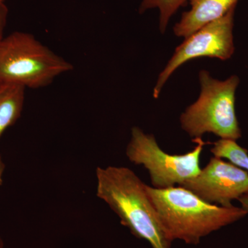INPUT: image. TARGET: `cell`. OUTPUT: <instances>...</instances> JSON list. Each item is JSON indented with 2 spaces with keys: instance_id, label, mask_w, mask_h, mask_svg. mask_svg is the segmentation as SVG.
<instances>
[{
  "instance_id": "9",
  "label": "cell",
  "mask_w": 248,
  "mask_h": 248,
  "mask_svg": "<svg viewBox=\"0 0 248 248\" xmlns=\"http://www.w3.org/2000/svg\"><path fill=\"white\" fill-rule=\"evenodd\" d=\"M25 89L0 81V138L22 115Z\"/></svg>"
},
{
  "instance_id": "10",
  "label": "cell",
  "mask_w": 248,
  "mask_h": 248,
  "mask_svg": "<svg viewBox=\"0 0 248 248\" xmlns=\"http://www.w3.org/2000/svg\"><path fill=\"white\" fill-rule=\"evenodd\" d=\"M210 152L216 157L226 159L232 164L248 172V151L236 141L220 139L213 143Z\"/></svg>"
},
{
  "instance_id": "7",
  "label": "cell",
  "mask_w": 248,
  "mask_h": 248,
  "mask_svg": "<svg viewBox=\"0 0 248 248\" xmlns=\"http://www.w3.org/2000/svg\"><path fill=\"white\" fill-rule=\"evenodd\" d=\"M179 186L207 203L232 206V202L248 192V172L221 158L210 161L196 177Z\"/></svg>"
},
{
  "instance_id": "4",
  "label": "cell",
  "mask_w": 248,
  "mask_h": 248,
  "mask_svg": "<svg viewBox=\"0 0 248 248\" xmlns=\"http://www.w3.org/2000/svg\"><path fill=\"white\" fill-rule=\"evenodd\" d=\"M199 78L202 88L200 97L181 115L182 128L193 140L213 133L221 139L237 141L242 136L235 111L239 77L232 76L219 81L208 71H202Z\"/></svg>"
},
{
  "instance_id": "6",
  "label": "cell",
  "mask_w": 248,
  "mask_h": 248,
  "mask_svg": "<svg viewBox=\"0 0 248 248\" xmlns=\"http://www.w3.org/2000/svg\"><path fill=\"white\" fill-rule=\"evenodd\" d=\"M236 6L224 16L209 23L186 37L176 48L172 58L161 72L153 91L155 98L159 97L163 86L179 66L192 59L203 58L229 60L234 53L233 29Z\"/></svg>"
},
{
  "instance_id": "11",
  "label": "cell",
  "mask_w": 248,
  "mask_h": 248,
  "mask_svg": "<svg viewBox=\"0 0 248 248\" xmlns=\"http://www.w3.org/2000/svg\"><path fill=\"white\" fill-rule=\"evenodd\" d=\"M187 1V0H142L139 11L140 14H143L147 10L159 9V30L164 33L170 19Z\"/></svg>"
},
{
  "instance_id": "5",
  "label": "cell",
  "mask_w": 248,
  "mask_h": 248,
  "mask_svg": "<svg viewBox=\"0 0 248 248\" xmlns=\"http://www.w3.org/2000/svg\"><path fill=\"white\" fill-rule=\"evenodd\" d=\"M197 146L184 155H170L158 145L153 135L133 127L125 155L130 162L148 170L153 187L166 189L180 186L200 172V156L205 142L192 140Z\"/></svg>"
},
{
  "instance_id": "12",
  "label": "cell",
  "mask_w": 248,
  "mask_h": 248,
  "mask_svg": "<svg viewBox=\"0 0 248 248\" xmlns=\"http://www.w3.org/2000/svg\"><path fill=\"white\" fill-rule=\"evenodd\" d=\"M9 9L6 4L0 5V43L4 37V32L7 22Z\"/></svg>"
},
{
  "instance_id": "8",
  "label": "cell",
  "mask_w": 248,
  "mask_h": 248,
  "mask_svg": "<svg viewBox=\"0 0 248 248\" xmlns=\"http://www.w3.org/2000/svg\"><path fill=\"white\" fill-rule=\"evenodd\" d=\"M239 0H190V9L182 14L174 32L184 38L209 23L219 19L236 6Z\"/></svg>"
},
{
  "instance_id": "2",
  "label": "cell",
  "mask_w": 248,
  "mask_h": 248,
  "mask_svg": "<svg viewBox=\"0 0 248 248\" xmlns=\"http://www.w3.org/2000/svg\"><path fill=\"white\" fill-rule=\"evenodd\" d=\"M161 224L170 239L197 245L213 232L244 218L248 213L239 207L207 203L182 186L156 189L146 185Z\"/></svg>"
},
{
  "instance_id": "13",
  "label": "cell",
  "mask_w": 248,
  "mask_h": 248,
  "mask_svg": "<svg viewBox=\"0 0 248 248\" xmlns=\"http://www.w3.org/2000/svg\"><path fill=\"white\" fill-rule=\"evenodd\" d=\"M238 201L241 204V208L248 214V192L240 197Z\"/></svg>"
},
{
  "instance_id": "15",
  "label": "cell",
  "mask_w": 248,
  "mask_h": 248,
  "mask_svg": "<svg viewBox=\"0 0 248 248\" xmlns=\"http://www.w3.org/2000/svg\"><path fill=\"white\" fill-rule=\"evenodd\" d=\"M0 248H5L4 242L1 236H0Z\"/></svg>"
},
{
  "instance_id": "3",
  "label": "cell",
  "mask_w": 248,
  "mask_h": 248,
  "mask_svg": "<svg viewBox=\"0 0 248 248\" xmlns=\"http://www.w3.org/2000/svg\"><path fill=\"white\" fill-rule=\"evenodd\" d=\"M72 70L70 62L28 32L16 31L0 43V81L42 89Z\"/></svg>"
},
{
  "instance_id": "16",
  "label": "cell",
  "mask_w": 248,
  "mask_h": 248,
  "mask_svg": "<svg viewBox=\"0 0 248 248\" xmlns=\"http://www.w3.org/2000/svg\"><path fill=\"white\" fill-rule=\"evenodd\" d=\"M5 1H6V0H0V5L5 4Z\"/></svg>"
},
{
  "instance_id": "1",
  "label": "cell",
  "mask_w": 248,
  "mask_h": 248,
  "mask_svg": "<svg viewBox=\"0 0 248 248\" xmlns=\"http://www.w3.org/2000/svg\"><path fill=\"white\" fill-rule=\"evenodd\" d=\"M98 198L104 201L120 218L121 223L153 248H171L172 241L160 221L146 191V185L124 166L98 167Z\"/></svg>"
},
{
  "instance_id": "14",
  "label": "cell",
  "mask_w": 248,
  "mask_h": 248,
  "mask_svg": "<svg viewBox=\"0 0 248 248\" xmlns=\"http://www.w3.org/2000/svg\"><path fill=\"white\" fill-rule=\"evenodd\" d=\"M5 169H6V165L4 164L2 156L0 155V186L2 185L3 184V178H4Z\"/></svg>"
}]
</instances>
